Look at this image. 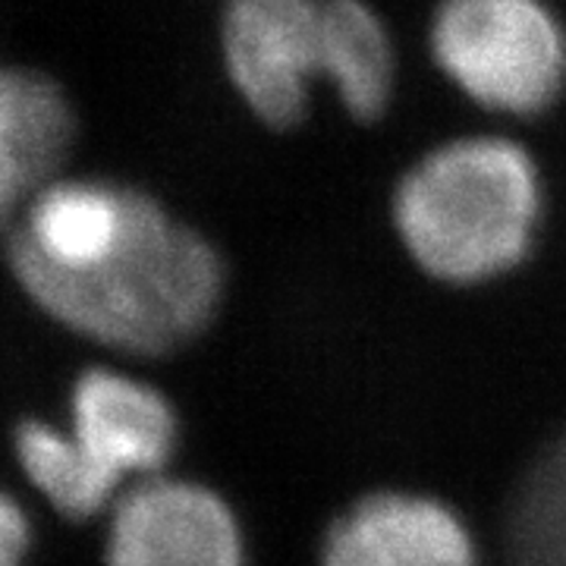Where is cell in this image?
<instances>
[{
  "label": "cell",
  "mask_w": 566,
  "mask_h": 566,
  "mask_svg": "<svg viewBox=\"0 0 566 566\" xmlns=\"http://www.w3.org/2000/svg\"><path fill=\"white\" fill-rule=\"evenodd\" d=\"M104 564L245 566L243 528L218 491L155 475L114 504Z\"/></svg>",
  "instance_id": "8992f818"
},
{
  "label": "cell",
  "mask_w": 566,
  "mask_h": 566,
  "mask_svg": "<svg viewBox=\"0 0 566 566\" xmlns=\"http://www.w3.org/2000/svg\"><path fill=\"white\" fill-rule=\"evenodd\" d=\"M177 438V409L158 387L95 365L70 390V424L29 419L13 447L22 475L48 504L70 520H92L120 501L126 482L161 475Z\"/></svg>",
  "instance_id": "3957f363"
},
{
  "label": "cell",
  "mask_w": 566,
  "mask_h": 566,
  "mask_svg": "<svg viewBox=\"0 0 566 566\" xmlns=\"http://www.w3.org/2000/svg\"><path fill=\"white\" fill-rule=\"evenodd\" d=\"M32 547L29 516L7 491H0V566H22Z\"/></svg>",
  "instance_id": "8fae6325"
},
{
  "label": "cell",
  "mask_w": 566,
  "mask_h": 566,
  "mask_svg": "<svg viewBox=\"0 0 566 566\" xmlns=\"http://www.w3.org/2000/svg\"><path fill=\"white\" fill-rule=\"evenodd\" d=\"M322 566H479L463 520L434 497L378 491L327 528Z\"/></svg>",
  "instance_id": "52a82bcc"
},
{
  "label": "cell",
  "mask_w": 566,
  "mask_h": 566,
  "mask_svg": "<svg viewBox=\"0 0 566 566\" xmlns=\"http://www.w3.org/2000/svg\"><path fill=\"white\" fill-rule=\"evenodd\" d=\"M221 63L233 95L268 129H296L324 82L322 0H227Z\"/></svg>",
  "instance_id": "5b68a950"
},
{
  "label": "cell",
  "mask_w": 566,
  "mask_h": 566,
  "mask_svg": "<svg viewBox=\"0 0 566 566\" xmlns=\"http://www.w3.org/2000/svg\"><path fill=\"white\" fill-rule=\"evenodd\" d=\"M324 3V85L359 123L387 114L397 88V44L371 0Z\"/></svg>",
  "instance_id": "9c48e42d"
},
{
  "label": "cell",
  "mask_w": 566,
  "mask_h": 566,
  "mask_svg": "<svg viewBox=\"0 0 566 566\" xmlns=\"http://www.w3.org/2000/svg\"><path fill=\"white\" fill-rule=\"evenodd\" d=\"M76 133V104L61 82L39 66L0 61V233L63 177Z\"/></svg>",
  "instance_id": "ba28073f"
},
{
  "label": "cell",
  "mask_w": 566,
  "mask_h": 566,
  "mask_svg": "<svg viewBox=\"0 0 566 566\" xmlns=\"http://www.w3.org/2000/svg\"><path fill=\"white\" fill-rule=\"evenodd\" d=\"M7 264L51 322L129 356H170L196 344L227 290L218 245L145 189H136L120 233L85 262Z\"/></svg>",
  "instance_id": "6da1fadb"
},
{
  "label": "cell",
  "mask_w": 566,
  "mask_h": 566,
  "mask_svg": "<svg viewBox=\"0 0 566 566\" xmlns=\"http://www.w3.org/2000/svg\"><path fill=\"white\" fill-rule=\"evenodd\" d=\"M510 566H566V428L528 465L506 513Z\"/></svg>",
  "instance_id": "30bf717a"
},
{
  "label": "cell",
  "mask_w": 566,
  "mask_h": 566,
  "mask_svg": "<svg viewBox=\"0 0 566 566\" xmlns=\"http://www.w3.org/2000/svg\"><path fill=\"white\" fill-rule=\"evenodd\" d=\"M428 54L465 102L542 117L566 92V25L547 0H441Z\"/></svg>",
  "instance_id": "277c9868"
},
{
  "label": "cell",
  "mask_w": 566,
  "mask_h": 566,
  "mask_svg": "<svg viewBox=\"0 0 566 566\" xmlns=\"http://www.w3.org/2000/svg\"><path fill=\"white\" fill-rule=\"evenodd\" d=\"M545 214V180L523 142L494 133L428 148L406 170L390 218L428 277L475 286L526 262Z\"/></svg>",
  "instance_id": "7a4b0ae2"
}]
</instances>
